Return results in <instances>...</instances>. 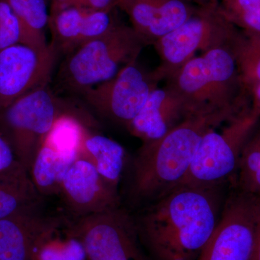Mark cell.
I'll use <instances>...</instances> for the list:
<instances>
[{"instance_id": "6da1fadb", "label": "cell", "mask_w": 260, "mask_h": 260, "mask_svg": "<svg viewBox=\"0 0 260 260\" xmlns=\"http://www.w3.org/2000/svg\"><path fill=\"white\" fill-rule=\"evenodd\" d=\"M220 187L177 186L135 218L151 260H198L213 235L222 205Z\"/></svg>"}, {"instance_id": "7a4b0ae2", "label": "cell", "mask_w": 260, "mask_h": 260, "mask_svg": "<svg viewBox=\"0 0 260 260\" xmlns=\"http://www.w3.org/2000/svg\"><path fill=\"white\" fill-rule=\"evenodd\" d=\"M239 113L192 114L162 138L143 143L131 162L130 199L135 204L152 203L172 190L187 174L204 135Z\"/></svg>"}, {"instance_id": "3957f363", "label": "cell", "mask_w": 260, "mask_h": 260, "mask_svg": "<svg viewBox=\"0 0 260 260\" xmlns=\"http://www.w3.org/2000/svg\"><path fill=\"white\" fill-rule=\"evenodd\" d=\"M193 114L229 111L250 106L230 47L215 48L195 56L167 80Z\"/></svg>"}, {"instance_id": "277c9868", "label": "cell", "mask_w": 260, "mask_h": 260, "mask_svg": "<svg viewBox=\"0 0 260 260\" xmlns=\"http://www.w3.org/2000/svg\"><path fill=\"white\" fill-rule=\"evenodd\" d=\"M149 46L133 28L114 25L107 32L64 56L56 73L59 90L80 96L137 62Z\"/></svg>"}, {"instance_id": "5b68a950", "label": "cell", "mask_w": 260, "mask_h": 260, "mask_svg": "<svg viewBox=\"0 0 260 260\" xmlns=\"http://www.w3.org/2000/svg\"><path fill=\"white\" fill-rule=\"evenodd\" d=\"M68 114L85 117L78 108L51 91L49 85L24 95L0 111V133L25 170L30 172L38 151L56 121Z\"/></svg>"}, {"instance_id": "8992f818", "label": "cell", "mask_w": 260, "mask_h": 260, "mask_svg": "<svg viewBox=\"0 0 260 260\" xmlns=\"http://www.w3.org/2000/svg\"><path fill=\"white\" fill-rule=\"evenodd\" d=\"M259 120L249 106L209 130L200 142L187 174L176 187H220L236 177L243 147Z\"/></svg>"}, {"instance_id": "52a82bcc", "label": "cell", "mask_w": 260, "mask_h": 260, "mask_svg": "<svg viewBox=\"0 0 260 260\" xmlns=\"http://www.w3.org/2000/svg\"><path fill=\"white\" fill-rule=\"evenodd\" d=\"M64 229L79 241L87 260H151L140 242L135 218L121 206L73 218Z\"/></svg>"}, {"instance_id": "ba28073f", "label": "cell", "mask_w": 260, "mask_h": 260, "mask_svg": "<svg viewBox=\"0 0 260 260\" xmlns=\"http://www.w3.org/2000/svg\"><path fill=\"white\" fill-rule=\"evenodd\" d=\"M259 217L260 197L236 189L198 260H250Z\"/></svg>"}, {"instance_id": "9c48e42d", "label": "cell", "mask_w": 260, "mask_h": 260, "mask_svg": "<svg viewBox=\"0 0 260 260\" xmlns=\"http://www.w3.org/2000/svg\"><path fill=\"white\" fill-rule=\"evenodd\" d=\"M238 31L227 20L190 17L182 25L154 43L160 64L153 70L160 81L167 80L195 56L215 48L229 47Z\"/></svg>"}, {"instance_id": "30bf717a", "label": "cell", "mask_w": 260, "mask_h": 260, "mask_svg": "<svg viewBox=\"0 0 260 260\" xmlns=\"http://www.w3.org/2000/svg\"><path fill=\"white\" fill-rule=\"evenodd\" d=\"M160 82L153 70H145L137 61L112 79L85 90L80 98L99 115L126 127Z\"/></svg>"}, {"instance_id": "8fae6325", "label": "cell", "mask_w": 260, "mask_h": 260, "mask_svg": "<svg viewBox=\"0 0 260 260\" xmlns=\"http://www.w3.org/2000/svg\"><path fill=\"white\" fill-rule=\"evenodd\" d=\"M59 56L51 43L45 47L17 44L0 49V111L50 85Z\"/></svg>"}, {"instance_id": "7c38bea8", "label": "cell", "mask_w": 260, "mask_h": 260, "mask_svg": "<svg viewBox=\"0 0 260 260\" xmlns=\"http://www.w3.org/2000/svg\"><path fill=\"white\" fill-rule=\"evenodd\" d=\"M51 215L44 200L0 220V260H36L44 243L66 223Z\"/></svg>"}, {"instance_id": "4fadbf2b", "label": "cell", "mask_w": 260, "mask_h": 260, "mask_svg": "<svg viewBox=\"0 0 260 260\" xmlns=\"http://www.w3.org/2000/svg\"><path fill=\"white\" fill-rule=\"evenodd\" d=\"M59 194L73 218L121 206L117 189L108 184L93 164L82 157H78L68 169Z\"/></svg>"}, {"instance_id": "5bb4252c", "label": "cell", "mask_w": 260, "mask_h": 260, "mask_svg": "<svg viewBox=\"0 0 260 260\" xmlns=\"http://www.w3.org/2000/svg\"><path fill=\"white\" fill-rule=\"evenodd\" d=\"M52 39L59 55H68L83 44L110 30L115 23L109 11L54 3L49 15Z\"/></svg>"}, {"instance_id": "9a60e30c", "label": "cell", "mask_w": 260, "mask_h": 260, "mask_svg": "<svg viewBox=\"0 0 260 260\" xmlns=\"http://www.w3.org/2000/svg\"><path fill=\"white\" fill-rule=\"evenodd\" d=\"M192 114L184 99L167 84L154 89L126 129L143 143H148L162 138Z\"/></svg>"}, {"instance_id": "2e32d148", "label": "cell", "mask_w": 260, "mask_h": 260, "mask_svg": "<svg viewBox=\"0 0 260 260\" xmlns=\"http://www.w3.org/2000/svg\"><path fill=\"white\" fill-rule=\"evenodd\" d=\"M129 13L133 29L153 46L191 17L181 0H116Z\"/></svg>"}, {"instance_id": "e0dca14e", "label": "cell", "mask_w": 260, "mask_h": 260, "mask_svg": "<svg viewBox=\"0 0 260 260\" xmlns=\"http://www.w3.org/2000/svg\"><path fill=\"white\" fill-rule=\"evenodd\" d=\"M79 157L91 162L108 184L117 189L126 162L122 145L108 137L85 132Z\"/></svg>"}, {"instance_id": "ac0fdd59", "label": "cell", "mask_w": 260, "mask_h": 260, "mask_svg": "<svg viewBox=\"0 0 260 260\" xmlns=\"http://www.w3.org/2000/svg\"><path fill=\"white\" fill-rule=\"evenodd\" d=\"M78 157L59 151L44 142L29 172L39 194L43 198L59 194L65 174Z\"/></svg>"}, {"instance_id": "d6986e66", "label": "cell", "mask_w": 260, "mask_h": 260, "mask_svg": "<svg viewBox=\"0 0 260 260\" xmlns=\"http://www.w3.org/2000/svg\"><path fill=\"white\" fill-rule=\"evenodd\" d=\"M43 200L23 166L0 177V220Z\"/></svg>"}, {"instance_id": "ffe728a7", "label": "cell", "mask_w": 260, "mask_h": 260, "mask_svg": "<svg viewBox=\"0 0 260 260\" xmlns=\"http://www.w3.org/2000/svg\"><path fill=\"white\" fill-rule=\"evenodd\" d=\"M7 1L21 25L23 44L39 48L49 45L45 31L49 22L46 0Z\"/></svg>"}, {"instance_id": "44dd1931", "label": "cell", "mask_w": 260, "mask_h": 260, "mask_svg": "<svg viewBox=\"0 0 260 260\" xmlns=\"http://www.w3.org/2000/svg\"><path fill=\"white\" fill-rule=\"evenodd\" d=\"M230 49L243 85L249 95L254 87L260 85V32L238 30Z\"/></svg>"}, {"instance_id": "7402d4cb", "label": "cell", "mask_w": 260, "mask_h": 260, "mask_svg": "<svg viewBox=\"0 0 260 260\" xmlns=\"http://www.w3.org/2000/svg\"><path fill=\"white\" fill-rule=\"evenodd\" d=\"M235 180L236 189L260 197V120L243 147Z\"/></svg>"}, {"instance_id": "603a6c76", "label": "cell", "mask_w": 260, "mask_h": 260, "mask_svg": "<svg viewBox=\"0 0 260 260\" xmlns=\"http://www.w3.org/2000/svg\"><path fill=\"white\" fill-rule=\"evenodd\" d=\"M225 20L246 32H260V0H225Z\"/></svg>"}, {"instance_id": "cb8c5ba5", "label": "cell", "mask_w": 260, "mask_h": 260, "mask_svg": "<svg viewBox=\"0 0 260 260\" xmlns=\"http://www.w3.org/2000/svg\"><path fill=\"white\" fill-rule=\"evenodd\" d=\"M62 228L44 243L36 260H87L86 254L79 241L68 236L64 229L63 239L58 237Z\"/></svg>"}, {"instance_id": "d4e9b609", "label": "cell", "mask_w": 260, "mask_h": 260, "mask_svg": "<svg viewBox=\"0 0 260 260\" xmlns=\"http://www.w3.org/2000/svg\"><path fill=\"white\" fill-rule=\"evenodd\" d=\"M23 44V30L7 0H0V49Z\"/></svg>"}, {"instance_id": "484cf974", "label": "cell", "mask_w": 260, "mask_h": 260, "mask_svg": "<svg viewBox=\"0 0 260 260\" xmlns=\"http://www.w3.org/2000/svg\"><path fill=\"white\" fill-rule=\"evenodd\" d=\"M20 166L21 164L17 160L9 143L0 133V177L13 172Z\"/></svg>"}, {"instance_id": "4316f807", "label": "cell", "mask_w": 260, "mask_h": 260, "mask_svg": "<svg viewBox=\"0 0 260 260\" xmlns=\"http://www.w3.org/2000/svg\"><path fill=\"white\" fill-rule=\"evenodd\" d=\"M116 0H54V3L88 9L109 11Z\"/></svg>"}, {"instance_id": "83f0119b", "label": "cell", "mask_w": 260, "mask_h": 260, "mask_svg": "<svg viewBox=\"0 0 260 260\" xmlns=\"http://www.w3.org/2000/svg\"><path fill=\"white\" fill-rule=\"evenodd\" d=\"M250 107L251 110L260 116V85L251 90Z\"/></svg>"}, {"instance_id": "f1b7e54d", "label": "cell", "mask_w": 260, "mask_h": 260, "mask_svg": "<svg viewBox=\"0 0 260 260\" xmlns=\"http://www.w3.org/2000/svg\"><path fill=\"white\" fill-rule=\"evenodd\" d=\"M250 260H260V217L256 229L255 242Z\"/></svg>"}]
</instances>
